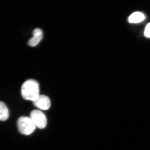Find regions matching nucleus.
I'll list each match as a JSON object with an SVG mask.
<instances>
[{
    "label": "nucleus",
    "mask_w": 150,
    "mask_h": 150,
    "mask_svg": "<svg viewBox=\"0 0 150 150\" xmlns=\"http://www.w3.org/2000/svg\"><path fill=\"white\" fill-rule=\"evenodd\" d=\"M21 93L25 99L34 101L40 95L39 83L35 80H27L21 86Z\"/></svg>",
    "instance_id": "obj_1"
},
{
    "label": "nucleus",
    "mask_w": 150,
    "mask_h": 150,
    "mask_svg": "<svg viewBox=\"0 0 150 150\" xmlns=\"http://www.w3.org/2000/svg\"><path fill=\"white\" fill-rule=\"evenodd\" d=\"M18 131L21 134L29 135L35 131L36 127L30 117L22 116L17 121Z\"/></svg>",
    "instance_id": "obj_2"
},
{
    "label": "nucleus",
    "mask_w": 150,
    "mask_h": 150,
    "mask_svg": "<svg viewBox=\"0 0 150 150\" xmlns=\"http://www.w3.org/2000/svg\"><path fill=\"white\" fill-rule=\"evenodd\" d=\"M30 118L32 119L35 126L39 129H43L47 124L46 115L40 110H33L30 114Z\"/></svg>",
    "instance_id": "obj_3"
},
{
    "label": "nucleus",
    "mask_w": 150,
    "mask_h": 150,
    "mask_svg": "<svg viewBox=\"0 0 150 150\" xmlns=\"http://www.w3.org/2000/svg\"><path fill=\"white\" fill-rule=\"evenodd\" d=\"M33 102L34 105L40 110H48L51 107L50 99L44 95H40Z\"/></svg>",
    "instance_id": "obj_4"
},
{
    "label": "nucleus",
    "mask_w": 150,
    "mask_h": 150,
    "mask_svg": "<svg viewBox=\"0 0 150 150\" xmlns=\"http://www.w3.org/2000/svg\"><path fill=\"white\" fill-rule=\"evenodd\" d=\"M43 32L39 28H35L33 32V36L28 40V44L31 47L37 46L43 39Z\"/></svg>",
    "instance_id": "obj_5"
},
{
    "label": "nucleus",
    "mask_w": 150,
    "mask_h": 150,
    "mask_svg": "<svg viewBox=\"0 0 150 150\" xmlns=\"http://www.w3.org/2000/svg\"><path fill=\"white\" fill-rule=\"evenodd\" d=\"M144 14L141 12H136L131 14L128 20L130 23H137L143 21L145 19Z\"/></svg>",
    "instance_id": "obj_6"
},
{
    "label": "nucleus",
    "mask_w": 150,
    "mask_h": 150,
    "mask_svg": "<svg viewBox=\"0 0 150 150\" xmlns=\"http://www.w3.org/2000/svg\"><path fill=\"white\" fill-rule=\"evenodd\" d=\"M9 117L7 107L3 102L0 101V121H6Z\"/></svg>",
    "instance_id": "obj_7"
},
{
    "label": "nucleus",
    "mask_w": 150,
    "mask_h": 150,
    "mask_svg": "<svg viewBox=\"0 0 150 150\" xmlns=\"http://www.w3.org/2000/svg\"><path fill=\"white\" fill-rule=\"evenodd\" d=\"M144 35L146 37L150 38V23L146 26L144 31Z\"/></svg>",
    "instance_id": "obj_8"
}]
</instances>
